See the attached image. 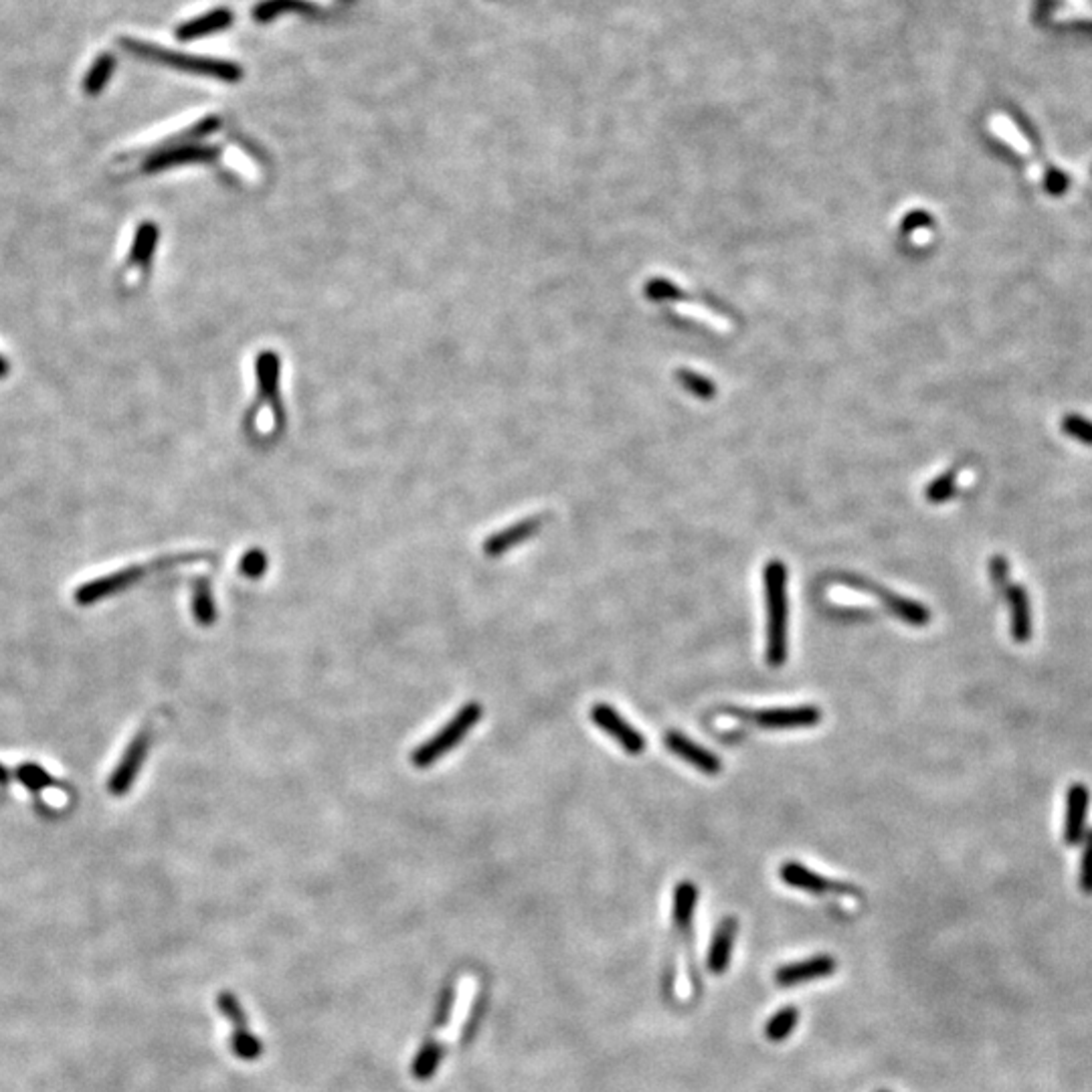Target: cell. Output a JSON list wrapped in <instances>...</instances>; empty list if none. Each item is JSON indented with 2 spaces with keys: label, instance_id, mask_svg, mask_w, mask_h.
<instances>
[{
  "label": "cell",
  "instance_id": "6da1fadb",
  "mask_svg": "<svg viewBox=\"0 0 1092 1092\" xmlns=\"http://www.w3.org/2000/svg\"><path fill=\"white\" fill-rule=\"evenodd\" d=\"M201 561H211V555L209 553H180V555L160 557V559H156L152 563L132 565V567L120 569L116 573L93 579V581L77 587L73 600H75L77 606L87 608V606H93L97 602H104V600L112 598V595H118V593L126 591L128 587L140 583L142 579L150 577L152 573L168 571V569L190 565V563H201Z\"/></svg>",
  "mask_w": 1092,
  "mask_h": 1092
},
{
  "label": "cell",
  "instance_id": "7a4b0ae2",
  "mask_svg": "<svg viewBox=\"0 0 1092 1092\" xmlns=\"http://www.w3.org/2000/svg\"><path fill=\"white\" fill-rule=\"evenodd\" d=\"M765 602H767V662L779 668L787 660V567L771 561L765 567Z\"/></svg>",
  "mask_w": 1092,
  "mask_h": 1092
},
{
  "label": "cell",
  "instance_id": "3957f363",
  "mask_svg": "<svg viewBox=\"0 0 1092 1092\" xmlns=\"http://www.w3.org/2000/svg\"><path fill=\"white\" fill-rule=\"evenodd\" d=\"M120 47L124 51H128V53H132L138 59H144V61H150V63H160V65L180 69V71H186V73L215 77V79H221V81L241 79V69L231 61L174 53L170 49H162V47H156V45H150V43H144V41H138V39H128V37L120 39Z\"/></svg>",
  "mask_w": 1092,
  "mask_h": 1092
},
{
  "label": "cell",
  "instance_id": "277c9868",
  "mask_svg": "<svg viewBox=\"0 0 1092 1092\" xmlns=\"http://www.w3.org/2000/svg\"><path fill=\"white\" fill-rule=\"evenodd\" d=\"M481 715H483V709L479 703L463 705L461 711L439 733H435L429 741H425L413 751L411 763L417 769H427L435 765L437 761H441L449 751L461 745L467 733L475 729V725L481 721Z\"/></svg>",
  "mask_w": 1092,
  "mask_h": 1092
},
{
  "label": "cell",
  "instance_id": "5b68a950",
  "mask_svg": "<svg viewBox=\"0 0 1092 1092\" xmlns=\"http://www.w3.org/2000/svg\"><path fill=\"white\" fill-rule=\"evenodd\" d=\"M842 581L858 591H866L870 595H876V598L884 604V608L888 612L895 614L899 620H903L905 624L913 626V628H925L929 626L931 622V612L927 606L919 604V602H913L909 598H903V595L899 593H892L868 579H862L858 575H844Z\"/></svg>",
  "mask_w": 1092,
  "mask_h": 1092
},
{
  "label": "cell",
  "instance_id": "8992f818",
  "mask_svg": "<svg viewBox=\"0 0 1092 1092\" xmlns=\"http://www.w3.org/2000/svg\"><path fill=\"white\" fill-rule=\"evenodd\" d=\"M152 741H154V727L152 725H146L132 739V743L128 745L126 753L122 755L116 771L108 779L110 796L122 798L132 789V785H134V781H136V777H138V773H140V769H142V765H144V761L148 757Z\"/></svg>",
  "mask_w": 1092,
  "mask_h": 1092
},
{
  "label": "cell",
  "instance_id": "52a82bcc",
  "mask_svg": "<svg viewBox=\"0 0 1092 1092\" xmlns=\"http://www.w3.org/2000/svg\"><path fill=\"white\" fill-rule=\"evenodd\" d=\"M779 878L791 886V888H798V890H804V892H810V895H816V897H824V895H842V897H862V892L852 886V884H844V882H838V880H832V878H826L810 868H806L804 864L800 862H785L781 868H779Z\"/></svg>",
  "mask_w": 1092,
  "mask_h": 1092
},
{
  "label": "cell",
  "instance_id": "ba28073f",
  "mask_svg": "<svg viewBox=\"0 0 1092 1092\" xmlns=\"http://www.w3.org/2000/svg\"><path fill=\"white\" fill-rule=\"evenodd\" d=\"M591 721L595 727L606 731L628 755H642L646 751V739L644 735L634 729L614 707L608 703H598L591 709Z\"/></svg>",
  "mask_w": 1092,
  "mask_h": 1092
},
{
  "label": "cell",
  "instance_id": "9c48e42d",
  "mask_svg": "<svg viewBox=\"0 0 1092 1092\" xmlns=\"http://www.w3.org/2000/svg\"><path fill=\"white\" fill-rule=\"evenodd\" d=\"M1090 789L1086 783H1072L1066 789V806H1064V828L1062 838L1064 844L1074 848L1082 844L1086 832H1088V814H1090Z\"/></svg>",
  "mask_w": 1092,
  "mask_h": 1092
},
{
  "label": "cell",
  "instance_id": "30bf717a",
  "mask_svg": "<svg viewBox=\"0 0 1092 1092\" xmlns=\"http://www.w3.org/2000/svg\"><path fill=\"white\" fill-rule=\"evenodd\" d=\"M838 971V961L832 955H816L798 963H787L775 971V983L779 987H796L810 981L826 979Z\"/></svg>",
  "mask_w": 1092,
  "mask_h": 1092
},
{
  "label": "cell",
  "instance_id": "8fae6325",
  "mask_svg": "<svg viewBox=\"0 0 1092 1092\" xmlns=\"http://www.w3.org/2000/svg\"><path fill=\"white\" fill-rule=\"evenodd\" d=\"M755 725L771 731L787 729H810L820 725L822 711L818 707H798V709H767L749 715Z\"/></svg>",
  "mask_w": 1092,
  "mask_h": 1092
},
{
  "label": "cell",
  "instance_id": "7c38bea8",
  "mask_svg": "<svg viewBox=\"0 0 1092 1092\" xmlns=\"http://www.w3.org/2000/svg\"><path fill=\"white\" fill-rule=\"evenodd\" d=\"M1004 600L1010 608V632L1012 640L1018 646H1026L1032 640L1034 626H1032V602L1026 585H1010V589L1004 593Z\"/></svg>",
  "mask_w": 1092,
  "mask_h": 1092
},
{
  "label": "cell",
  "instance_id": "4fadbf2b",
  "mask_svg": "<svg viewBox=\"0 0 1092 1092\" xmlns=\"http://www.w3.org/2000/svg\"><path fill=\"white\" fill-rule=\"evenodd\" d=\"M542 524H544V516H530V518H524L520 522H514L512 526L491 534L483 542V555H487L489 559H495V557H502V555L510 553L512 549L520 547L522 542H526L528 538L538 534Z\"/></svg>",
  "mask_w": 1092,
  "mask_h": 1092
},
{
  "label": "cell",
  "instance_id": "5bb4252c",
  "mask_svg": "<svg viewBox=\"0 0 1092 1092\" xmlns=\"http://www.w3.org/2000/svg\"><path fill=\"white\" fill-rule=\"evenodd\" d=\"M664 743L666 747L680 759H684L688 765L697 767L699 771H703L705 775H719L723 771V763L721 759L707 751L705 747L692 743L686 735L682 733H676V731H670L666 737H664Z\"/></svg>",
  "mask_w": 1092,
  "mask_h": 1092
},
{
  "label": "cell",
  "instance_id": "9a60e30c",
  "mask_svg": "<svg viewBox=\"0 0 1092 1092\" xmlns=\"http://www.w3.org/2000/svg\"><path fill=\"white\" fill-rule=\"evenodd\" d=\"M737 935H739V921L735 917H727L725 921H721L711 941V951L707 959V967L711 973L723 975L731 967Z\"/></svg>",
  "mask_w": 1092,
  "mask_h": 1092
},
{
  "label": "cell",
  "instance_id": "2e32d148",
  "mask_svg": "<svg viewBox=\"0 0 1092 1092\" xmlns=\"http://www.w3.org/2000/svg\"><path fill=\"white\" fill-rule=\"evenodd\" d=\"M219 1006L223 1010L225 1016H229L235 1026H237V1032L233 1034V1050L237 1056L241 1058H255L259 1052H261V1046L257 1044V1040L245 1030L247 1026L241 1028V1022H245V1016L239 1012V1006L235 1002V998L231 994H223L221 1000H219Z\"/></svg>",
  "mask_w": 1092,
  "mask_h": 1092
},
{
  "label": "cell",
  "instance_id": "e0dca14e",
  "mask_svg": "<svg viewBox=\"0 0 1092 1092\" xmlns=\"http://www.w3.org/2000/svg\"><path fill=\"white\" fill-rule=\"evenodd\" d=\"M699 907V888L694 882L684 880L674 890V903H672V919L674 929H692L694 927V913Z\"/></svg>",
  "mask_w": 1092,
  "mask_h": 1092
},
{
  "label": "cell",
  "instance_id": "ac0fdd59",
  "mask_svg": "<svg viewBox=\"0 0 1092 1092\" xmlns=\"http://www.w3.org/2000/svg\"><path fill=\"white\" fill-rule=\"evenodd\" d=\"M233 21V15L225 9H217L213 13H207L203 17L198 19H192V21H186L184 25H180L176 29V39L180 41H194L198 37H205V35H211V33H217V31H223L231 25Z\"/></svg>",
  "mask_w": 1092,
  "mask_h": 1092
},
{
  "label": "cell",
  "instance_id": "d6986e66",
  "mask_svg": "<svg viewBox=\"0 0 1092 1092\" xmlns=\"http://www.w3.org/2000/svg\"><path fill=\"white\" fill-rule=\"evenodd\" d=\"M192 616L201 628H211L217 622L213 585L207 577H198L192 583Z\"/></svg>",
  "mask_w": 1092,
  "mask_h": 1092
},
{
  "label": "cell",
  "instance_id": "ffe728a7",
  "mask_svg": "<svg viewBox=\"0 0 1092 1092\" xmlns=\"http://www.w3.org/2000/svg\"><path fill=\"white\" fill-rule=\"evenodd\" d=\"M215 154H217V148H207V146H184V148H174V150H170V152L152 156V158L144 164V172H158V170H162V168L176 166V164H184V162L211 160Z\"/></svg>",
  "mask_w": 1092,
  "mask_h": 1092
},
{
  "label": "cell",
  "instance_id": "44dd1931",
  "mask_svg": "<svg viewBox=\"0 0 1092 1092\" xmlns=\"http://www.w3.org/2000/svg\"><path fill=\"white\" fill-rule=\"evenodd\" d=\"M114 69H116V57H114L112 53H102V55H99V57L91 63V67H89V71H87V75H85V79H83V91H85L87 95H99V93H102L104 87H106V83H108L110 77L114 75Z\"/></svg>",
  "mask_w": 1092,
  "mask_h": 1092
},
{
  "label": "cell",
  "instance_id": "7402d4cb",
  "mask_svg": "<svg viewBox=\"0 0 1092 1092\" xmlns=\"http://www.w3.org/2000/svg\"><path fill=\"white\" fill-rule=\"evenodd\" d=\"M800 1024V1010L796 1006H787L779 1010L765 1026V1038L773 1044H779L787 1040L793 1032H796Z\"/></svg>",
  "mask_w": 1092,
  "mask_h": 1092
},
{
  "label": "cell",
  "instance_id": "603a6c76",
  "mask_svg": "<svg viewBox=\"0 0 1092 1092\" xmlns=\"http://www.w3.org/2000/svg\"><path fill=\"white\" fill-rule=\"evenodd\" d=\"M156 239H158V231L154 225L146 223L138 229L136 233V239H134V245H132V253H130V259L128 263L132 267H140V265H146L154 253V247H156Z\"/></svg>",
  "mask_w": 1092,
  "mask_h": 1092
},
{
  "label": "cell",
  "instance_id": "cb8c5ba5",
  "mask_svg": "<svg viewBox=\"0 0 1092 1092\" xmlns=\"http://www.w3.org/2000/svg\"><path fill=\"white\" fill-rule=\"evenodd\" d=\"M15 777H17L29 791H35V793H39V791H43V789H47V787H53V785L57 783V781H55L41 765H37V763H25V765H21V767L17 769Z\"/></svg>",
  "mask_w": 1092,
  "mask_h": 1092
},
{
  "label": "cell",
  "instance_id": "d4e9b609",
  "mask_svg": "<svg viewBox=\"0 0 1092 1092\" xmlns=\"http://www.w3.org/2000/svg\"><path fill=\"white\" fill-rule=\"evenodd\" d=\"M1078 888L1082 895L1092 897V830L1086 832L1082 840L1080 866H1078Z\"/></svg>",
  "mask_w": 1092,
  "mask_h": 1092
},
{
  "label": "cell",
  "instance_id": "484cf974",
  "mask_svg": "<svg viewBox=\"0 0 1092 1092\" xmlns=\"http://www.w3.org/2000/svg\"><path fill=\"white\" fill-rule=\"evenodd\" d=\"M267 567H269V561H267L265 551H261V549L247 551L239 561V573L245 579H251V581L263 579V575L267 573Z\"/></svg>",
  "mask_w": 1092,
  "mask_h": 1092
},
{
  "label": "cell",
  "instance_id": "4316f807",
  "mask_svg": "<svg viewBox=\"0 0 1092 1092\" xmlns=\"http://www.w3.org/2000/svg\"><path fill=\"white\" fill-rule=\"evenodd\" d=\"M989 577H991V585H994V589L1004 598V593L1012 585V571H1010V563H1008L1006 557H1002V555L991 557Z\"/></svg>",
  "mask_w": 1092,
  "mask_h": 1092
},
{
  "label": "cell",
  "instance_id": "83f0119b",
  "mask_svg": "<svg viewBox=\"0 0 1092 1092\" xmlns=\"http://www.w3.org/2000/svg\"><path fill=\"white\" fill-rule=\"evenodd\" d=\"M678 312H682L684 316H690V318H699V320H703V322H707V324H711V326H715L719 330H731L733 328V324L727 318H723V316H719V314H715V312H711V310H707V308H703L699 304H680Z\"/></svg>",
  "mask_w": 1092,
  "mask_h": 1092
},
{
  "label": "cell",
  "instance_id": "f1b7e54d",
  "mask_svg": "<svg viewBox=\"0 0 1092 1092\" xmlns=\"http://www.w3.org/2000/svg\"><path fill=\"white\" fill-rule=\"evenodd\" d=\"M678 376L682 378V382H684V386H686L688 390L705 396V399H709V394L715 392V386H713L707 378H703L701 374H694V372H690V370H680Z\"/></svg>",
  "mask_w": 1092,
  "mask_h": 1092
},
{
  "label": "cell",
  "instance_id": "f546056e",
  "mask_svg": "<svg viewBox=\"0 0 1092 1092\" xmlns=\"http://www.w3.org/2000/svg\"><path fill=\"white\" fill-rule=\"evenodd\" d=\"M951 491H953V475L949 473V475H943V477H939L937 481H933L929 485L927 498H929V502L939 504V502H945L949 498Z\"/></svg>",
  "mask_w": 1092,
  "mask_h": 1092
},
{
  "label": "cell",
  "instance_id": "4dcf8cb0",
  "mask_svg": "<svg viewBox=\"0 0 1092 1092\" xmlns=\"http://www.w3.org/2000/svg\"><path fill=\"white\" fill-rule=\"evenodd\" d=\"M11 781V773L5 765H0V785H7Z\"/></svg>",
  "mask_w": 1092,
  "mask_h": 1092
},
{
  "label": "cell",
  "instance_id": "1f68e13d",
  "mask_svg": "<svg viewBox=\"0 0 1092 1092\" xmlns=\"http://www.w3.org/2000/svg\"><path fill=\"white\" fill-rule=\"evenodd\" d=\"M878 1092H888V1090H878Z\"/></svg>",
  "mask_w": 1092,
  "mask_h": 1092
}]
</instances>
